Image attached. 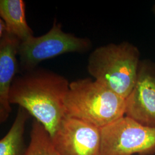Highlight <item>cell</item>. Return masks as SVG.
Here are the masks:
<instances>
[{
	"label": "cell",
	"instance_id": "obj_1",
	"mask_svg": "<svg viewBox=\"0 0 155 155\" xmlns=\"http://www.w3.org/2000/svg\"><path fill=\"white\" fill-rule=\"evenodd\" d=\"M69 86L68 81L63 76L37 67L15 78L9 102L33 116L52 138L66 116L64 100Z\"/></svg>",
	"mask_w": 155,
	"mask_h": 155
},
{
	"label": "cell",
	"instance_id": "obj_2",
	"mask_svg": "<svg viewBox=\"0 0 155 155\" xmlns=\"http://www.w3.org/2000/svg\"><path fill=\"white\" fill-rule=\"evenodd\" d=\"M125 106V98L90 78L70 83L64 100L66 116L100 129L124 116Z\"/></svg>",
	"mask_w": 155,
	"mask_h": 155
},
{
	"label": "cell",
	"instance_id": "obj_3",
	"mask_svg": "<svg viewBox=\"0 0 155 155\" xmlns=\"http://www.w3.org/2000/svg\"><path fill=\"white\" fill-rule=\"evenodd\" d=\"M140 62L138 48L123 41L95 48L89 55L87 68L95 81L126 100L134 86Z\"/></svg>",
	"mask_w": 155,
	"mask_h": 155
},
{
	"label": "cell",
	"instance_id": "obj_4",
	"mask_svg": "<svg viewBox=\"0 0 155 155\" xmlns=\"http://www.w3.org/2000/svg\"><path fill=\"white\" fill-rule=\"evenodd\" d=\"M91 47L90 39L64 32L61 24L55 20L47 33L20 43L19 68L22 71L28 72L37 68L45 60L68 53H85Z\"/></svg>",
	"mask_w": 155,
	"mask_h": 155
},
{
	"label": "cell",
	"instance_id": "obj_5",
	"mask_svg": "<svg viewBox=\"0 0 155 155\" xmlns=\"http://www.w3.org/2000/svg\"><path fill=\"white\" fill-rule=\"evenodd\" d=\"M101 155L155 154V127L124 116L101 129Z\"/></svg>",
	"mask_w": 155,
	"mask_h": 155
},
{
	"label": "cell",
	"instance_id": "obj_6",
	"mask_svg": "<svg viewBox=\"0 0 155 155\" xmlns=\"http://www.w3.org/2000/svg\"><path fill=\"white\" fill-rule=\"evenodd\" d=\"M60 155H101V129L66 116L52 137Z\"/></svg>",
	"mask_w": 155,
	"mask_h": 155
},
{
	"label": "cell",
	"instance_id": "obj_7",
	"mask_svg": "<svg viewBox=\"0 0 155 155\" xmlns=\"http://www.w3.org/2000/svg\"><path fill=\"white\" fill-rule=\"evenodd\" d=\"M140 124L155 127V63L140 62L132 91L126 98L125 114Z\"/></svg>",
	"mask_w": 155,
	"mask_h": 155
},
{
	"label": "cell",
	"instance_id": "obj_8",
	"mask_svg": "<svg viewBox=\"0 0 155 155\" xmlns=\"http://www.w3.org/2000/svg\"><path fill=\"white\" fill-rule=\"evenodd\" d=\"M20 40L10 33L0 38V122L8 118L11 112L9 94L15 75L19 68Z\"/></svg>",
	"mask_w": 155,
	"mask_h": 155
},
{
	"label": "cell",
	"instance_id": "obj_9",
	"mask_svg": "<svg viewBox=\"0 0 155 155\" xmlns=\"http://www.w3.org/2000/svg\"><path fill=\"white\" fill-rule=\"evenodd\" d=\"M0 16L5 22L7 32L16 36L21 42L34 36L27 21L24 1L1 0Z\"/></svg>",
	"mask_w": 155,
	"mask_h": 155
},
{
	"label": "cell",
	"instance_id": "obj_10",
	"mask_svg": "<svg viewBox=\"0 0 155 155\" xmlns=\"http://www.w3.org/2000/svg\"><path fill=\"white\" fill-rule=\"evenodd\" d=\"M30 114L19 107L11 127L0 140V155H24V133Z\"/></svg>",
	"mask_w": 155,
	"mask_h": 155
},
{
	"label": "cell",
	"instance_id": "obj_11",
	"mask_svg": "<svg viewBox=\"0 0 155 155\" xmlns=\"http://www.w3.org/2000/svg\"><path fill=\"white\" fill-rule=\"evenodd\" d=\"M24 155H60L56 150L50 133L34 120L30 132V143Z\"/></svg>",
	"mask_w": 155,
	"mask_h": 155
},
{
	"label": "cell",
	"instance_id": "obj_12",
	"mask_svg": "<svg viewBox=\"0 0 155 155\" xmlns=\"http://www.w3.org/2000/svg\"><path fill=\"white\" fill-rule=\"evenodd\" d=\"M7 33V28L5 22L1 18L0 19V38L3 37L5 33Z\"/></svg>",
	"mask_w": 155,
	"mask_h": 155
},
{
	"label": "cell",
	"instance_id": "obj_13",
	"mask_svg": "<svg viewBox=\"0 0 155 155\" xmlns=\"http://www.w3.org/2000/svg\"><path fill=\"white\" fill-rule=\"evenodd\" d=\"M153 9H154V13H155V6H154V7H153Z\"/></svg>",
	"mask_w": 155,
	"mask_h": 155
}]
</instances>
